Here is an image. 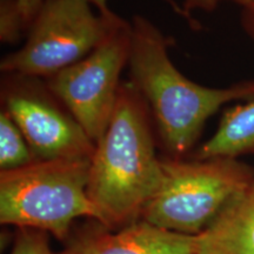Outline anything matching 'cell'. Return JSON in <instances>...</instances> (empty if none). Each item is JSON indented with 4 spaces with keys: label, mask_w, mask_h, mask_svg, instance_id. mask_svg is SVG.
<instances>
[{
    "label": "cell",
    "mask_w": 254,
    "mask_h": 254,
    "mask_svg": "<svg viewBox=\"0 0 254 254\" xmlns=\"http://www.w3.org/2000/svg\"><path fill=\"white\" fill-rule=\"evenodd\" d=\"M150 110L131 81H122L104 135L95 144L87 195L97 221L118 231L139 221L163 171Z\"/></svg>",
    "instance_id": "2"
},
{
    "label": "cell",
    "mask_w": 254,
    "mask_h": 254,
    "mask_svg": "<svg viewBox=\"0 0 254 254\" xmlns=\"http://www.w3.org/2000/svg\"><path fill=\"white\" fill-rule=\"evenodd\" d=\"M27 33V27L18 0H0V40L13 45Z\"/></svg>",
    "instance_id": "12"
},
{
    "label": "cell",
    "mask_w": 254,
    "mask_h": 254,
    "mask_svg": "<svg viewBox=\"0 0 254 254\" xmlns=\"http://www.w3.org/2000/svg\"><path fill=\"white\" fill-rule=\"evenodd\" d=\"M196 254H254V183L196 236Z\"/></svg>",
    "instance_id": "9"
},
{
    "label": "cell",
    "mask_w": 254,
    "mask_h": 254,
    "mask_svg": "<svg viewBox=\"0 0 254 254\" xmlns=\"http://www.w3.org/2000/svg\"><path fill=\"white\" fill-rule=\"evenodd\" d=\"M86 1L90 2L94 8H97V11L99 12V13H109V12L112 11V9L109 7V4H107L109 0H86ZM164 1L166 2V4L170 6V7L172 8L173 11L179 15V17H182L184 20H186L187 24L190 26V28H193V30H199L200 24L194 23L192 19L189 18V15L186 14V12L184 11L183 5L178 4L176 0H164Z\"/></svg>",
    "instance_id": "15"
},
{
    "label": "cell",
    "mask_w": 254,
    "mask_h": 254,
    "mask_svg": "<svg viewBox=\"0 0 254 254\" xmlns=\"http://www.w3.org/2000/svg\"><path fill=\"white\" fill-rule=\"evenodd\" d=\"M20 5L21 12H23L25 24H26L27 31L28 27L31 26L32 21L37 17L38 12L40 11L41 6L44 5L45 0H18Z\"/></svg>",
    "instance_id": "16"
},
{
    "label": "cell",
    "mask_w": 254,
    "mask_h": 254,
    "mask_svg": "<svg viewBox=\"0 0 254 254\" xmlns=\"http://www.w3.org/2000/svg\"><path fill=\"white\" fill-rule=\"evenodd\" d=\"M240 24L245 33L254 41V6L241 8Z\"/></svg>",
    "instance_id": "17"
},
{
    "label": "cell",
    "mask_w": 254,
    "mask_h": 254,
    "mask_svg": "<svg viewBox=\"0 0 254 254\" xmlns=\"http://www.w3.org/2000/svg\"><path fill=\"white\" fill-rule=\"evenodd\" d=\"M131 40L132 25L119 15L90 55L44 79L94 144L104 135L113 114L122 85L120 74L128 66Z\"/></svg>",
    "instance_id": "6"
},
{
    "label": "cell",
    "mask_w": 254,
    "mask_h": 254,
    "mask_svg": "<svg viewBox=\"0 0 254 254\" xmlns=\"http://www.w3.org/2000/svg\"><path fill=\"white\" fill-rule=\"evenodd\" d=\"M254 154V100L225 111L214 134L193 153L194 159Z\"/></svg>",
    "instance_id": "10"
},
{
    "label": "cell",
    "mask_w": 254,
    "mask_h": 254,
    "mask_svg": "<svg viewBox=\"0 0 254 254\" xmlns=\"http://www.w3.org/2000/svg\"><path fill=\"white\" fill-rule=\"evenodd\" d=\"M160 186L142 220L164 230L199 236L241 190L254 183V168L239 159L161 158Z\"/></svg>",
    "instance_id": "4"
},
{
    "label": "cell",
    "mask_w": 254,
    "mask_h": 254,
    "mask_svg": "<svg viewBox=\"0 0 254 254\" xmlns=\"http://www.w3.org/2000/svg\"><path fill=\"white\" fill-rule=\"evenodd\" d=\"M11 254H55L49 244V233L36 228L18 227Z\"/></svg>",
    "instance_id": "13"
},
{
    "label": "cell",
    "mask_w": 254,
    "mask_h": 254,
    "mask_svg": "<svg viewBox=\"0 0 254 254\" xmlns=\"http://www.w3.org/2000/svg\"><path fill=\"white\" fill-rule=\"evenodd\" d=\"M1 110L11 117L36 161L92 159L94 141L44 79L2 74Z\"/></svg>",
    "instance_id": "7"
},
{
    "label": "cell",
    "mask_w": 254,
    "mask_h": 254,
    "mask_svg": "<svg viewBox=\"0 0 254 254\" xmlns=\"http://www.w3.org/2000/svg\"><path fill=\"white\" fill-rule=\"evenodd\" d=\"M119 15L95 13L86 0H45L20 49L1 59L2 74L47 79L90 55Z\"/></svg>",
    "instance_id": "5"
},
{
    "label": "cell",
    "mask_w": 254,
    "mask_h": 254,
    "mask_svg": "<svg viewBox=\"0 0 254 254\" xmlns=\"http://www.w3.org/2000/svg\"><path fill=\"white\" fill-rule=\"evenodd\" d=\"M129 81L150 110L158 145L167 157L184 158L194 148L206 123L232 101L254 100V79L215 88L190 80L168 50L174 41L142 15L131 21Z\"/></svg>",
    "instance_id": "1"
},
{
    "label": "cell",
    "mask_w": 254,
    "mask_h": 254,
    "mask_svg": "<svg viewBox=\"0 0 254 254\" xmlns=\"http://www.w3.org/2000/svg\"><path fill=\"white\" fill-rule=\"evenodd\" d=\"M30 146L19 127L5 111H0V171H11L34 163Z\"/></svg>",
    "instance_id": "11"
},
{
    "label": "cell",
    "mask_w": 254,
    "mask_h": 254,
    "mask_svg": "<svg viewBox=\"0 0 254 254\" xmlns=\"http://www.w3.org/2000/svg\"><path fill=\"white\" fill-rule=\"evenodd\" d=\"M226 1L234 2V4L239 5L241 8L254 6V0H184L183 8L186 12V14L189 15L190 19H192L194 23L199 24V21L193 17L194 12H213L221 2Z\"/></svg>",
    "instance_id": "14"
},
{
    "label": "cell",
    "mask_w": 254,
    "mask_h": 254,
    "mask_svg": "<svg viewBox=\"0 0 254 254\" xmlns=\"http://www.w3.org/2000/svg\"><path fill=\"white\" fill-rule=\"evenodd\" d=\"M90 166L91 159H58L0 171V222L66 241L75 219L97 220L87 195Z\"/></svg>",
    "instance_id": "3"
},
{
    "label": "cell",
    "mask_w": 254,
    "mask_h": 254,
    "mask_svg": "<svg viewBox=\"0 0 254 254\" xmlns=\"http://www.w3.org/2000/svg\"><path fill=\"white\" fill-rule=\"evenodd\" d=\"M66 241L58 254H196V236L164 230L142 219L118 231L91 219Z\"/></svg>",
    "instance_id": "8"
}]
</instances>
